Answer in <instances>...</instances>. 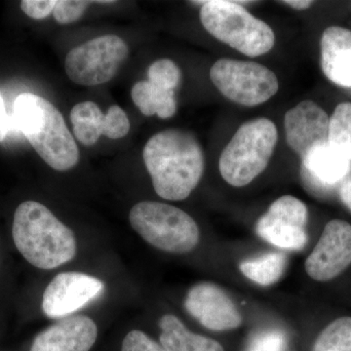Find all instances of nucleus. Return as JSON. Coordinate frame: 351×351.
I'll list each match as a JSON object with an SVG mask.
<instances>
[{"instance_id": "nucleus-1", "label": "nucleus", "mask_w": 351, "mask_h": 351, "mask_svg": "<svg viewBox=\"0 0 351 351\" xmlns=\"http://www.w3.org/2000/svg\"><path fill=\"white\" fill-rule=\"evenodd\" d=\"M152 186L159 197L186 199L204 172V154L191 132L167 129L152 136L143 152Z\"/></svg>"}, {"instance_id": "nucleus-2", "label": "nucleus", "mask_w": 351, "mask_h": 351, "mask_svg": "<svg viewBox=\"0 0 351 351\" xmlns=\"http://www.w3.org/2000/svg\"><path fill=\"white\" fill-rule=\"evenodd\" d=\"M12 237L21 255L40 269H57L77 251L73 230L38 201H25L16 209Z\"/></svg>"}, {"instance_id": "nucleus-3", "label": "nucleus", "mask_w": 351, "mask_h": 351, "mask_svg": "<svg viewBox=\"0 0 351 351\" xmlns=\"http://www.w3.org/2000/svg\"><path fill=\"white\" fill-rule=\"evenodd\" d=\"M16 125L38 156L54 170L69 171L80 161V151L63 115L49 101L23 93L14 103Z\"/></svg>"}, {"instance_id": "nucleus-4", "label": "nucleus", "mask_w": 351, "mask_h": 351, "mask_svg": "<svg viewBox=\"0 0 351 351\" xmlns=\"http://www.w3.org/2000/svg\"><path fill=\"white\" fill-rule=\"evenodd\" d=\"M201 4L200 21L215 38L246 56L267 54L276 43V36L267 23L254 17L241 4L248 1L208 0Z\"/></svg>"}, {"instance_id": "nucleus-5", "label": "nucleus", "mask_w": 351, "mask_h": 351, "mask_svg": "<svg viewBox=\"0 0 351 351\" xmlns=\"http://www.w3.org/2000/svg\"><path fill=\"white\" fill-rule=\"evenodd\" d=\"M278 132L274 121L257 119L245 122L226 145L219 168L230 186L242 188L262 174L276 149Z\"/></svg>"}, {"instance_id": "nucleus-6", "label": "nucleus", "mask_w": 351, "mask_h": 351, "mask_svg": "<svg viewBox=\"0 0 351 351\" xmlns=\"http://www.w3.org/2000/svg\"><path fill=\"white\" fill-rule=\"evenodd\" d=\"M129 221L134 230L158 250L186 254L199 243L200 230L195 219L172 205L142 201L131 208Z\"/></svg>"}, {"instance_id": "nucleus-7", "label": "nucleus", "mask_w": 351, "mask_h": 351, "mask_svg": "<svg viewBox=\"0 0 351 351\" xmlns=\"http://www.w3.org/2000/svg\"><path fill=\"white\" fill-rule=\"evenodd\" d=\"M210 78L226 98L246 107L262 105L279 89L276 73L255 62L218 60L212 66Z\"/></svg>"}, {"instance_id": "nucleus-8", "label": "nucleus", "mask_w": 351, "mask_h": 351, "mask_svg": "<svg viewBox=\"0 0 351 351\" xmlns=\"http://www.w3.org/2000/svg\"><path fill=\"white\" fill-rule=\"evenodd\" d=\"M128 54V46L123 39L106 34L69 51L64 68L71 82L82 86H95L110 82Z\"/></svg>"}, {"instance_id": "nucleus-9", "label": "nucleus", "mask_w": 351, "mask_h": 351, "mask_svg": "<svg viewBox=\"0 0 351 351\" xmlns=\"http://www.w3.org/2000/svg\"><path fill=\"white\" fill-rule=\"evenodd\" d=\"M307 218L306 205L299 198L285 195L274 201L258 219L256 230L261 239L278 248L302 250L308 239Z\"/></svg>"}, {"instance_id": "nucleus-10", "label": "nucleus", "mask_w": 351, "mask_h": 351, "mask_svg": "<svg viewBox=\"0 0 351 351\" xmlns=\"http://www.w3.org/2000/svg\"><path fill=\"white\" fill-rule=\"evenodd\" d=\"M351 265V225L332 219L323 230L317 244L306 258V274L313 280L326 282Z\"/></svg>"}, {"instance_id": "nucleus-11", "label": "nucleus", "mask_w": 351, "mask_h": 351, "mask_svg": "<svg viewBox=\"0 0 351 351\" xmlns=\"http://www.w3.org/2000/svg\"><path fill=\"white\" fill-rule=\"evenodd\" d=\"M104 288L96 277L82 272H62L44 291L43 313L49 318L66 317L96 299Z\"/></svg>"}, {"instance_id": "nucleus-12", "label": "nucleus", "mask_w": 351, "mask_h": 351, "mask_svg": "<svg viewBox=\"0 0 351 351\" xmlns=\"http://www.w3.org/2000/svg\"><path fill=\"white\" fill-rule=\"evenodd\" d=\"M184 307L203 327L212 331L237 329L242 323L241 314L230 295L214 283L200 282L189 289Z\"/></svg>"}, {"instance_id": "nucleus-13", "label": "nucleus", "mask_w": 351, "mask_h": 351, "mask_svg": "<svg viewBox=\"0 0 351 351\" xmlns=\"http://www.w3.org/2000/svg\"><path fill=\"white\" fill-rule=\"evenodd\" d=\"M330 117L313 101H302L284 117L286 141L291 149L304 158L313 149L329 143Z\"/></svg>"}, {"instance_id": "nucleus-14", "label": "nucleus", "mask_w": 351, "mask_h": 351, "mask_svg": "<svg viewBox=\"0 0 351 351\" xmlns=\"http://www.w3.org/2000/svg\"><path fill=\"white\" fill-rule=\"evenodd\" d=\"M98 337L91 318L73 316L44 330L34 339L31 351H90Z\"/></svg>"}, {"instance_id": "nucleus-15", "label": "nucleus", "mask_w": 351, "mask_h": 351, "mask_svg": "<svg viewBox=\"0 0 351 351\" xmlns=\"http://www.w3.org/2000/svg\"><path fill=\"white\" fill-rule=\"evenodd\" d=\"M351 161L329 143L313 149L302 159V178L314 193H327L350 174Z\"/></svg>"}, {"instance_id": "nucleus-16", "label": "nucleus", "mask_w": 351, "mask_h": 351, "mask_svg": "<svg viewBox=\"0 0 351 351\" xmlns=\"http://www.w3.org/2000/svg\"><path fill=\"white\" fill-rule=\"evenodd\" d=\"M321 68L328 80L351 88V31L329 27L321 36Z\"/></svg>"}, {"instance_id": "nucleus-17", "label": "nucleus", "mask_w": 351, "mask_h": 351, "mask_svg": "<svg viewBox=\"0 0 351 351\" xmlns=\"http://www.w3.org/2000/svg\"><path fill=\"white\" fill-rule=\"evenodd\" d=\"M160 345L166 351H225L219 341L189 331L179 318L166 314L159 320Z\"/></svg>"}, {"instance_id": "nucleus-18", "label": "nucleus", "mask_w": 351, "mask_h": 351, "mask_svg": "<svg viewBox=\"0 0 351 351\" xmlns=\"http://www.w3.org/2000/svg\"><path fill=\"white\" fill-rule=\"evenodd\" d=\"M132 100L145 117L157 115L167 119L177 112V101L173 90L163 89L149 82L136 83L131 90Z\"/></svg>"}, {"instance_id": "nucleus-19", "label": "nucleus", "mask_w": 351, "mask_h": 351, "mask_svg": "<svg viewBox=\"0 0 351 351\" xmlns=\"http://www.w3.org/2000/svg\"><path fill=\"white\" fill-rule=\"evenodd\" d=\"M71 121L75 137L83 145L91 147L98 142L101 136H105L107 117L93 101L75 105L71 112Z\"/></svg>"}, {"instance_id": "nucleus-20", "label": "nucleus", "mask_w": 351, "mask_h": 351, "mask_svg": "<svg viewBox=\"0 0 351 351\" xmlns=\"http://www.w3.org/2000/svg\"><path fill=\"white\" fill-rule=\"evenodd\" d=\"M286 257L282 253H269L254 260L245 261L240 270L247 278L262 286L276 283L282 276Z\"/></svg>"}, {"instance_id": "nucleus-21", "label": "nucleus", "mask_w": 351, "mask_h": 351, "mask_svg": "<svg viewBox=\"0 0 351 351\" xmlns=\"http://www.w3.org/2000/svg\"><path fill=\"white\" fill-rule=\"evenodd\" d=\"M329 144L351 161V103L339 104L330 117Z\"/></svg>"}, {"instance_id": "nucleus-22", "label": "nucleus", "mask_w": 351, "mask_h": 351, "mask_svg": "<svg viewBox=\"0 0 351 351\" xmlns=\"http://www.w3.org/2000/svg\"><path fill=\"white\" fill-rule=\"evenodd\" d=\"M313 351H351V317L330 323L316 339Z\"/></svg>"}, {"instance_id": "nucleus-23", "label": "nucleus", "mask_w": 351, "mask_h": 351, "mask_svg": "<svg viewBox=\"0 0 351 351\" xmlns=\"http://www.w3.org/2000/svg\"><path fill=\"white\" fill-rule=\"evenodd\" d=\"M149 82L163 89L173 90L181 82V69L169 59H161L154 62L147 71Z\"/></svg>"}, {"instance_id": "nucleus-24", "label": "nucleus", "mask_w": 351, "mask_h": 351, "mask_svg": "<svg viewBox=\"0 0 351 351\" xmlns=\"http://www.w3.org/2000/svg\"><path fill=\"white\" fill-rule=\"evenodd\" d=\"M91 3L93 2L85 0H58L53 11L55 20L62 25L75 23L80 19Z\"/></svg>"}, {"instance_id": "nucleus-25", "label": "nucleus", "mask_w": 351, "mask_h": 351, "mask_svg": "<svg viewBox=\"0 0 351 351\" xmlns=\"http://www.w3.org/2000/svg\"><path fill=\"white\" fill-rule=\"evenodd\" d=\"M106 117H107L106 137L112 140H119L125 137L130 131V120L119 106H112L108 108Z\"/></svg>"}, {"instance_id": "nucleus-26", "label": "nucleus", "mask_w": 351, "mask_h": 351, "mask_svg": "<svg viewBox=\"0 0 351 351\" xmlns=\"http://www.w3.org/2000/svg\"><path fill=\"white\" fill-rule=\"evenodd\" d=\"M121 351H166L160 343L149 338L144 332H129L122 341Z\"/></svg>"}, {"instance_id": "nucleus-27", "label": "nucleus", "mask_w": 351, "mask_h": 351, "mask_svg": "<svg viewBox=\"0 0 351 351\" xmlns=\"http://www.w3.org/2000/svg\"><path fill=\"white\" fill-rule=\"evenodd\" d=\"M285 345L286 339L282 332H265L252 339L246 351H283Z\"/></svg>"}, {"instance_id": "nucleus-28", "label": "nucleus", "mask_w": 351, "mask_h": 351, "mask_svg": "<svg viewBox=\"0 0 351 351\" xmlns=\"http://www.w3.org/2000/svg\"><path fill=\"white\" fill-rule=\"evenodd\" d=\"M56 0H23L21 9L25 15L34 20H43L53 13Z\"/></svg>"}, {"instance_id": "nucleus-29", "label": "nucleus", "mask_w": 351, "mask_h": 351, "mask_svg": "<svg viewBox=\"0 0 351 351\" xmlns=\"http://www.w3.org/2000/svg\"><path fill=\"white\" fill-rule=\"evenodd\" d=\"M11 121L7 114L5 103L0 93V143L5 140L7 134L10 130Z\"/></svg>"}, {"instance_id": "nucleus-30", "label": "nucleus", "mask_w": 351, "mask_h": 351, "mask_svg": "<svg viewBox=\"0 0 351 351\" xmlns=\"http://www.w3.org/2000/svg\"><path fill=\"white\" fill-rule=\"evenodd\" d=\"M339 196L343 204L351 211V178L341 184L339 189Z\"/></svg>"}, {"instance_id": "nucleus-31", "label": "nucleus", "mask_w": 351, "mask_h": 351, "mask_svg": "<svg viewBox=\"0 0 351 351\" xmlns=\"http://www.w3.org/2000/svg\"><path fill=\"white\" fill-rule=\"evenodd\" d=\"M282 3L297 9V10H306L313 5V2L309 1V0H287V1H282Z\"/></svg>"}]
</instances>
